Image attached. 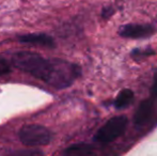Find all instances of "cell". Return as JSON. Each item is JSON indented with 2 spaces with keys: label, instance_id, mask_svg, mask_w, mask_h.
<instances>
[{
  "label": "cell",
  "instance_id": "cell-9",
  "mask_svg": "<svg viewBox=\"0 0 157 156\" xmlns=\"http://www.w3.org/2000/svg\"><path fill=\"white\" fill-rule=\"evenodd\" d=\"M9 156H44L43 152L40 150H18L15 151V152L11 153Z\"/></svg>",
  "mask_w": 157,
  "mask_h": 156
},
{
  "label": "cell",
  "instance_id": "cell-5",
  "mask_svg": "<svg viewBox=\"0 0 157 156\" xmlns=\"http://www.w3.org/2000/svg\"><path fill=\"white\" fill-rule=\"evenodd\" d=\"M153 113V102L151 100H144L139 104L134 117V123L137 126L147 124Z\"/></svg>",
  "mask_w": 157,
  "mask_h": 156
},
{
  "label": "cell",
  "instance_id": "cell-4",
  "mask_svg": "<svg viewBox=\"0 0 157 156\" xmlns=\"http://www.w3.org/2000/svg\"><path fill=\"white\" fill-rule=\"evenodd\" d=\"M155 33V28L152 25L128 24L120 28L119 34L125 39H147Z\"/></svg>",
  "mask_w": 157,
  "mask_h": 156
},
{
  "label": "cell",
  "instance_id": "cell-8",
  "mask_svg": "<svg viewBox=\"0 0 157 156\" xmlns=\"http://www.w3.org/2000/svg\"><path fill=\"white\" fill-rule=\"evenodd\" d=\"M132 100H134V92L130 89H123L117 96L114 106L118 109L125 108L132 102Z\"/></svg>",
  "mask_w": 157,
  "mask_h": 156
},
{
  "label": "cell",
  "instance_id": "cell-10",
  "mask_svg": "<svg viewBox=\"0 0 157 156\" xmlns=\"http://www.w3.org/2000/svg\"><path fill=\"white\" fill-rule=\"evenodd\" d=\"M10 71H11V63H9L4 59H0V76L10 73Z\"/></svg>",
  "mask_w": 157,
  "mask_h": 156
},
{
  "label": "cell",
  "instance_id": "cell-12",
  "mask_svg": "<svg viewBox=\"0 0 157 156\" xmlns=\"http://www.w3.org/2000/svg\"><path fill=\"white\" fill-rule=\"evenodd\" d=\"M114 13V10L112 8H105L103 10V12H101V16L104 17V18H108V17H110L112 14Z\"/></svg>",
  "mask_w": 157,
  "mask_h": 156
},
{
  "label": "cell",
  "instance_id": "cell-11",
  "mask_svg": "<svg viewBox=\"0 0 157 156\" xmlns=\"http://www.w3.org/2000/svg\"><path fill=\"white\" fill-rule=\"evenodd\" d=\"M151 54H154V51L152 49H147V50H139L136 49L132 52V57H137V56H140V57H144V56H150Z\"/></svg>",
  "mask_w": 157,
  "mask_h": 156
},
{
  "label": "cell",
  "instance_id": "cell-3",
  "mask_svg": "<svg viewBox=\"0 0 157 156\" xmlns=\"http://www.w3.org/2000/svg\"><path fill=\"white\" fill-rule=\"evenodd\" d=\"M19 139L27 146H41L49 143L52 134L43 125L27 124L19 131Z\"/></svg>",
  "mask_w": 157,
  "mask_h": 156
},
{
  "label": "cell",
  "instance_id": "cell-2",
  "mask_svg": "<svg viewBox=\"0 0 157 156\" xmlns=\"http://www.w3.org/2000/svg\"><path fill=\"white\" fill-rule=\"evenodd\" d=\"M128 120L125 116H118L108 120L94 136V140L101 143H109L119 138L125 131Z\"/></svg>",
  "mask_w": 157,
  "mask_h": 156
},
{
  "label": "cell",
  "instance_id": "cell-6",
  "mask_svg": "<svg viewBox=\"0 0 157 156\" xmlns=\"http://www.w3.org/2000/svg\"><path fill=\"white\" fill-rule=\"evenodd\" d=\"M18 41L21 43L32 44V45L44 46V47H54L55 41L52 36L44 33H30L18 36Z\"/></svg>",
  "mask_w": 157,
  "mask_h": 156
},
{
  "label": "cell",
  "instance_id": "cell-1",
  "mask_svg": "<svg viewBox=\"0 0 157 156\" xmlns=\"http://www.w3.org/2000/svg\"><path fill=\"white\" fill-rule=\"evenodd\" d=\"M12 64L56 89L70 87L81 72L77 64L61 59H45L31 51L14 54Z\"/></svg>",
  "mask_w": 157,
  "mask_h": 156
},
{
  "label": "cell",
  "instance_id": "cell-13",
  "mask_svg": "<svg viewBox=\"0 0 157 156\" xmlns=\"http://www.w3.org/2000/svg\"><path fill=\"white\" fill-rule=\"evenodd\" d=\"M154 93L157 95V76H156V79H155V83H154Z\"/></svg>",
  "mask_w": 157,
  "mask_h": 156
},
{
  "label": "cell",
  "instance_id": "cell-7",
  "mask_svg": "<svg viewBox=\"0 0 157 156\" xmlns=\"http://www.w3.org/2000/svg\"><path fill=\"white\" fill-rule=\"evenodd\" d=\"M65 156H95V153L89 144L78 143L66 149Z\"/></svg>",
  "mask_w": 157,
  "mask_h": 156
}]
</instances>
